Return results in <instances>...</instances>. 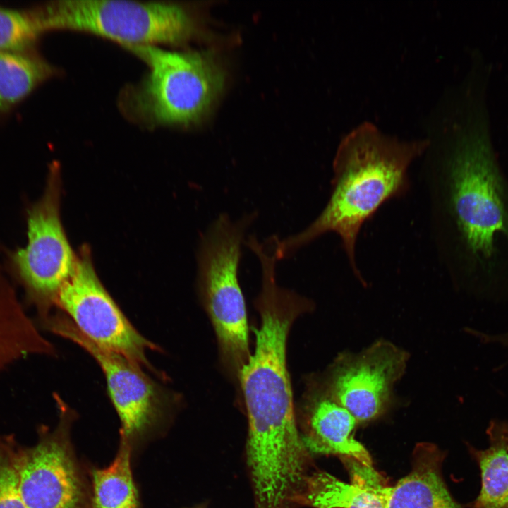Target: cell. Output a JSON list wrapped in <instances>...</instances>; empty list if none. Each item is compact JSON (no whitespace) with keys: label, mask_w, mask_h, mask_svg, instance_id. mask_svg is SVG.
<instances>
[{"label":"cell","mask_w":508,"mask_h":508,"mask_svg":"<svg viewBox=\"0 0 508 508\" xmlns=\"http://www.w3.org/2000/svg\"><path fill=\"white\" fill-rule=\"evenodd\" d=\"M262 285L255 299L260 325L255 348L241 370L248 420V459L257 485L278 488L298 480L305 472L306 448L297 428L286 341L295 320L310 301L277 282L276 267H261Z\"/></svg>","instance_id":"obj_1"},{"label":"cell","mask_w":508,"mask_h":508,"mask_svg":"<svg viewBox=\"0 0 508 508\" xmlns=\"http://www.w3.org/2000/svg\"><path fill=\"white\" fill-rule=\"evenodd\" d=\"M469 109L445 133L443 202L456 265L486 291L508 285V180L484 114Z\"/></svg>","instance_id":"obj_2"},{"label":"cell","mask_w":508,"mask_h":508,"mask_svg":"<svg viewBox=\"0 0 508 508\" xmlns=\"http://www.w3.org/2000/svg\"><path fill=\"white\" fill-rule=\"evenodd\" d=\"M430 145V139L400 140L368 121L352 129L338 147L326 206L304 230L282 240L277 238L278 260L333 232L340 237L351 267L361 278L356 246L361 226L383 203L406 191L410 164Z\"/></svg>","instance_id":"obj_3"},{"label":"cell","mask_w":508,"mask_h":508,"mask_svg":"<svg viewBox=\"0 0 508 508\" xmlns=\"http://www.w3.org/2000/svg\"><path fill=\"white\" fill-rule=\"evenodd\" d=\"M255 216L234 221L227 214L219 215L202 235L197 258L198 291L214 329L221 362L238 381L251 355L238 267L246 230Z\"/></svg>","instance_id":"obj_4"},{"label":"cell","mask_w":508,"mask_h":508,"mask_svg":"<svg viewBox=\"0 0 508 508\" xmlns=\"http://www.w3.org/2000/svg\"><path fill=\"white\" fill-rule=\"evenodd\" d=\"M125 47L150 68L130 97L132 110L149 124L196 122L222 90L224 73L210 52H172L155 45Z\"/></svg>","instance_id":"obj_5"},{"label":"cell","mask_w":508,"mask_h":508,"mask_svg":"<svg viewBox=\"0 0 508 508\" xmlns=\"http://www.w3.org/2000/svg\"><path fill=\"white\" fill-rule=\"evenodd\" d=\"M34 11L42 32L85 31L124 46L181 44L195 31L190 13L169 2L67 0L51 2Z\"/></svg>","instance_id":"obj_6"},{"label":"cell","mask_w":508,"mask_h":508,"mask_svg":"<svg viewBox=\"0 0 508 508\" xmlns=\"http://www.w3.org/2000/svg\"><path fill=\"white\" fill-rule=\"evenodd\" d=\"M61 177L50 167L41 198L26 209L25 246L8 250L6 265L45 318L77 262L60 218Z\"/></svg>","instance_id":"obj_7"},{"label":"cell","mask_w":508,"mask_h":508,"mask_svg":"<svg viewBox=\"0 0 508 508\" xmlns=\"http://www.w3.org/2000/svg\"><path fill=\"white\" fill-rule=\"evenodd\" d=\"M55 305L97 346L119 353L140 368L153 370L146 351L158 346L131 324L99 281L90 250L80 249L75 271L60 290Z\"/></svg>","instance_id":"obj_8"},{"label":"cell","mask_w":508,"mask_h":508,"mask_svg":"<svg viewBox=\"0 0 508 508\" xmlns=\"http://www.w3.org/2000/svg\"><path fill=\"white\" fill-rule=\"evenodd\" d=\"M45 322L50 331L82 347L99 364L121 421L120 435L130 441L154 427L177 401L175 394L146 375L142 368L91 341L68 316L47 318Z\"/></svg>","instance_id":"obj_9"},{"label":"cell","mask_w":508,"mask_h":508,"mask_svg":"<svg viewBox=\"0 0 508 508\" xmlns=\"http://www.w3.org/2000/svg\"><path fill=\"white\" fill-rule=\"evenodd\" d=\"M54 398L57 427L43 428L34 447L18 446L19 489L28 508H85V490L68 440L74 413L59 395Z\"/></svg>","instance_id":"obj_10"},{"label":"cell","mask_w":508,"mask_h":508,"mask_svg":"<svg viewBox=\"0 0 508 508\" xmlns=\"http://www.w3.org/2000/svg\"><path fill=\"white\" fill-rule=\"evenodd\" d=\"M408 358L405 351L380 340L358 353L339 355L322 378L314 379L358 423H368L391 406L394 385Z\"/></svg>","instance_id":"obj_11"},{"label":"cell","mask_w":508,"mask_h":508,"mask_svg":"<svg viewBox=\"0 0 508 508\" xmlns=\"http://www.w3.org/2000/svg\"><path fill=\"white\" fill-rule=\"evenodd\" d=\"M304 401L307 432L303 440L306 449L351 458L372 465L368 451L353 438L356 420L330 397L314 378L310 380Z\"/></svg>","instance_id":"obj_12"},{"label":"cell","mask_w":508,"mask_h":508,"mask_svg":"<svg viewBox=\"0 0 508 508\" xmlns=\"http://www.w3.org/2000/svg\"><path fill=\"white\" fill-rule=\"evenodd\" d=\"M342 459L351 483L327 473H316L306 477L295 497L298 502L314 508H387L388 486L373 466L351 458Z\"/></svg>","instance_id":"obj_13"},{"label":"cell","mask_w":508,"mask_h":508,"mask_svg":"<svg viewBox=\"0 0 508 508\" xmlns=\"http://www.w3.org/2000/svg\"><path fill=\"white\" fill-rule=\"evenodd\" d=\"M444 457L437 446L418 445L409 473L387 488V508H467L447 488L442 473Z\"/></svg>","instance_id":"obj_14"},{"label":"cell","mask_w":508,"mask_h":508,"mask_svg":"<svg viewBox=\"0 0 508 508\" xmlns=\"http://www.w3.org/2000/svg\"><path fill=\"white\" fill-rule=\"evenodd\" d=\"M488 445L476 448L468 445L478 466L480 486L467 508H508V419H493L486 429Z\"/></svg>","instance_id":"obj_15"},{"label":"cell","mask_w":508,"mask_h":508,"mask_svg":"<svg viewBox=\"0 0 508 508\" xmlns=\"http://www.w3.org/2000/svg\"><path fill=\"white\" fill-rule=\"evenodd\" d=\"M54 352L23 310L0 262V370L30 355Z\"/></svg>","instance_id":"obj_16"},{"label":"cell","mask_w":508,"mask_h":508,"mask_svg":"<svg viewBox=\"0 0 508 508\" xmlns=\"http://www.w3.org/2000/svg\"><path fill=\"white\" fill-rule=\"evenodd\" d=\"M131 441L120 435L111 464L92 471V508H140L131 467Z\"/></svg>","instance_id":"obj_17"},{"label":"cell","mask_w":508,"mask_h":508,"mask_svg":"<svg viewBox=\"0 0 508 508\" xmlns=\"http://www.w3.org/2000/svg\"><path fill=\"white\" fill-rule=\"evenodd\" d=\"M53 74L44 59L25 52H0V114L27 97Z\"/></svg>","instance_id":"obj_18"},{"label":"cell","mask_w":508,"mask_h":508,"mask_svg":"<svg viewBox=\"0 0 508 508\" xmlns=\"http://www.w3.org/2000/svg\"><path fill=\"white\" fill-rule=\"evenodd\" d=\"M43 33L32 10L0 7V52H25Z\"/></svg>","instance_id":"obj_19"},{"label":"cell","mask_w":508,"mask_h":508,"mask_svg":"<svg viewBox=\"0 0 508 508\" xmlns=\"http://www.w3.org/2000/svg\"><path fill=\"white\" fill-rule=\"evenodd\" d=\"M17 448L11 436L0 437V508H28L19 489Z\"/></svg>","instance_id":"obj_20"}]
</instances>
